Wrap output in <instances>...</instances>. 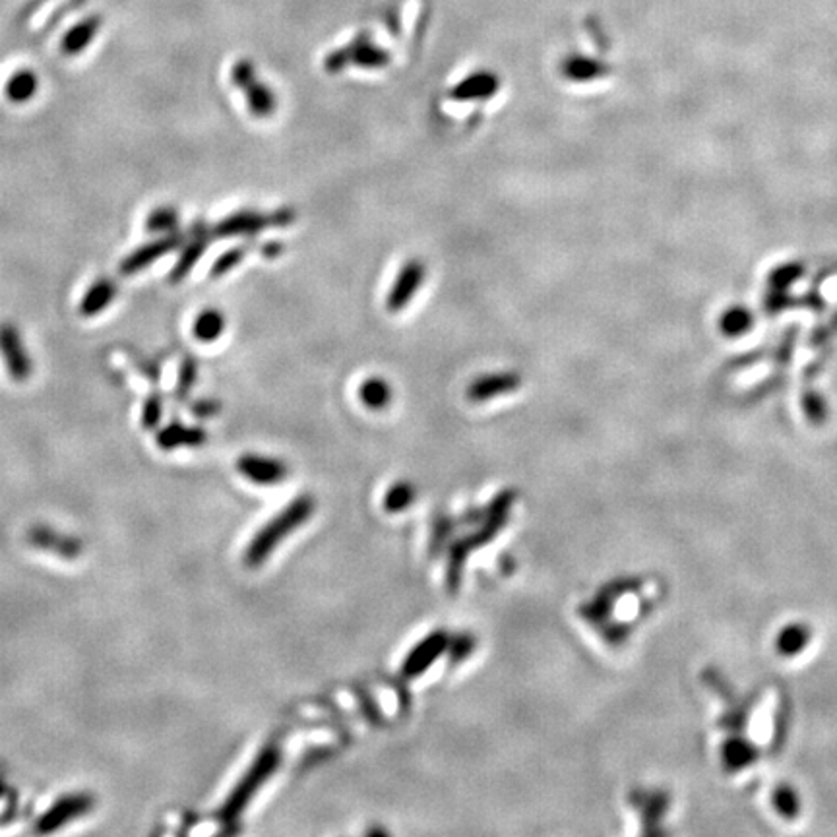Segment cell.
<instances>
[{
    "instance_id": "6da1fadb",
    "label": "cell",
    "mask_w": 837,
    "mask_h": 837,
    "mask_svg": "<svg viewBox=\"0 0 837 837\" xmlns=\"http://www.w3.org/2000/svg\"><path fill=\"white\" fill-rule=\"evenodd\" d=\"M791 700L787 692L764 682L733 692L719 721V762L733 779H762L785 750L791 733Z\"/></svg>"
},
{
    "instance_id": "7a4b0ae2",
    "label": "cell",
    "mask_w": 837,
    "mask_h": 837,
    "mask_svg": "<svg viewBox=\"0 0 837 837\" xmlns=\"http://www.w3.org/2000/svg\"><path fill=\"white\" fill-rule=\"evenodd\" d=\"M822 646L820 630L805 619L779 622L770 636V653L785 669L805 667Z\"/></svg>"
},
{
    "instance_id": "3957f363",
    "label": "cell",
    "mask_w": 837,
    "mask_h": 837,
    "mask_svg": "<svg viewBox=\"0 0 837 837\" xmlns=\"http://www.w3.org/2000/svg\"><path fill=\"white\" fill-rule=\"evenodd\" d=\"M758 806L764 820L785 832L805 826L808 820L806 797L789 781H770L758 793Z\"/></svg>"
},
{
    "instance_id": "277c9868",
    "label": "cell",
    "mask_w": 837,
    "mask_h": 837,
    "mask_svg": "<svg viewBox=\"0 0 837 837\" xmlns=\"http://www.w3.org/2000/svg\"><path fill=\"white\" fill-rule=\"evenodd\" d=\"M312 514V502L309 498H299L297 502L289 504L278 518H274L268 526L262 527L254 539L248 545L245 553V564L254 568L266 562L270 553L278 547L279 543L297 527L301 526Z\"/></svg>"
},
{
    "instance_id": "5b68a950",
    "label": "cell",
    "mask_w": 837,
    "mask_h": 837,
    "mask_svg": "<svg viewBox=\"0 0 837 837\" xmlns=\"http://www.w3.org/2000/svg\"><path fill=\"white\" fill-rule=\"evenodd\" d=\"M278 762L279 754L276 746H268L266 750H262L258 754V758L254 760L250 770L237 783V787L233 789V793L229 795V799L225 801V805L221 808L219 820L223 824H233L243 814V810L252 801V797L258 793V789L268 781L270 775L274 774Z\"/></svg>"
},
{
    "instance_id": "8992f818",
    "label": "cell",
    "mask_w": 837,
    "mask_h": 837,
    "mask_svg": "<svg viewBox=\"0 0 837 837\" xmlns=\"http://www.w3.org/2000/svg\"><path fill=\"white\" fill-rule=\"evenodd\" d=\"M295 214L287 208L276 210L272 214H262L256 210H241L231 216L221 219L212 229L216 239H239V237H256L268 227H285L293 223Z\"/></svg>"
},
{
    "instance_id": "52a82bcc",
    "label": "cell",
    "mask_w": 837,
    "mask_h": 837,
    "mask_svg": "<svg viewBox=\"0 0 837 837\" xmlns=\"http://www.w3.org/2000/svg\"><path fill=\"white\" fill-rule=\"evenodd\" d=\"M0 355L12 380L26 382L30 378L33 363L20 330L10 322L0 324Z\"/></svg>"
},
{
    "instance_id": "ba28073f",
    "label": "cell",
    "mask_w": 837,
    "mask_h": 837,
    "mask_svg": "<svg viewBox=\"0 0 837 837\" xmlns=\"http://www.w3.org/2000/svg\"><path fill=\"white\" fill-rule=\"evenodd\" d=\"M185 241L186 235L179 233V231L169 233V235H161L159 239H155L152 243H148V245H144V247L132 250V252L124 258L123 262H121V268H119V270H121V274H124V276L138 274V272H142V270L150 268V266L154 264L155 260L163 258V256H165V254H169L171 250L183 247V245H185Z\"/></svg>"
},
{
    "instance_id": "9c48e42d",
    "label": "cell",
    "mask_w": 837,
    "mask_h": 837,
    "mask_svg": "<svg viewBox=\"0 0 837 837\" xmlns=\"http://www.w3.org/2000/svg\"><path fill=\"white\" fill-rule=\"evenodd\" d=\"M93 799L86 793H76V795H66L62 797L61 801H57L55 805L51 806L39 820L35 826L37 834H51L55 830H59L62 826H66L70 820L84 816L86 812L92 810Z\"/></svg>"
},
{
    "instance_id": "30bf717a",
    "label": "cell",
    "mask_w": 837,
    "mask_h": 837,
    "mask_svg": "<svg viewBox=\"0 0 837 837\" xmlns=\"http://www.w3.org/2000/svg\"><path fill=\"white\" fill-rule=\"evenodd\" d=\"M212 239H214V233L204 221H196L192 225V229L186 233L185 245H183V250L179 254V260L169 274L171 283H181L192 272V268L204 256V252H206V248H208Z\"/></svg>"
},
{
    "instance_id": "8fae6325",
    "label": "cell",
    "mask_w": 837,
    "mask_h": 837,
    "mask_svg": "<svg viewBox=\"0 0 837 837\" xmlns=\"http://www.w3.org/2000/svg\"><path fill=\"white\" fill-rule=\"evenodd\" d=\"M237 469L243 477H247L248 481L256 485H276L287 475V467L283 462L254 454L243 456L237 462Z\"/></svg>"
},
{
    "instance_id": "7c38bea8",
    "label": "cell",
    "mask_w": 837,
    "mask_h": 837,
    "mask_svg": "<svg viewBox=\"0 0 837 837\" xmlns=\"http://www.w3.org/2000/svg\"><path fill=\"white\" fill-rule=\"evenodd\" d=\"M101 24H103V18L99 14H93V16L84 18L82 22H78L76 26H72L61 39L62 53L66 57H76V55L84 53L88 49V45L95 39Z\"/></svg>"
},
{
    "instance_id": "4fadbf2b",
    "label": "cell",
    "mask_w": 837,
    "mask_h": 837,
    "mask_svg": "<svg viewBox=\"0 0 837 837\" xmlns=\"http://www.w3.org/2000/svg\"><path fill=\"white\" fill-rule=\"evenodd\" d=\"M117 283L111 278H99L95 283L90 285V289L86 291L82 303H80V314L86 318H92L101 314L103 310L107 309L115 297H117Z\"/></svg>"
},
{
    "instance_id": "5bb4252c",
    "label": "cell",
    "mask_w": 837,
    "mask_h": 837,
    "mask_svg": "<svg viewBox=\"0 0 837 837\" xmlns=\"http://www.w3.org/2000/svg\"><path fill=\"white\" fill-rule=\"evenodd\" d=\"M241 92H243L245 99H247L248 111L254 117L266 119V117H272L276 113L278 99H276V93H274V90L268 84H264L258 78H254L248 84L247 88L241 90Z\"/></svg>"
},
{
    "instance_id": "9a60e30c",
    "label": "cell",
    "mask_w": 837,
    "mask_h": 837,
    "mask_svg": "<svg viewBox=\"0 0 837 837\" xmlns=\"http://www.w3.org/2000/svg\"><path fill=\"white\" fill-rule=\"evenodd\" d=\"M157 446L163 450H175L181 446H200L206 442V433L196 427H185L181 423H173L157 434Z\"/></svg>"
},
{
    "instance_id": "2e32d148",
    "label": "cell",
    "mask_w": 837,
    "mask_h": 837,
    "mask_svg": "<svg viewBox=\"0 0 837 837\" xmlns=\"http://www.w3.org/2000/svg\"><path fill=\"white\" fill-rule=\"evenodd\" d=\"M498 90V78L491 72H475L462 80L456 90L454 97L458 99H483L489 97Z\"/></svg>"
},
{
    "instance_id": "e0dca14e",
    "label": "cell",
    "mask_w": 837,
    "mask_h": 837,
    "mask_svg": "<svg viewBox=\"0 0 837 837\" xmlns=\"http://www.w3.org/2000/svg\"><path fill=\"white\" fill-rule=\"evenodd\" d=\"M37 88H39L37 74L33 70L22 68V70H18L10 76V80L6 82L4 92L12 103H28L30 99L35 97Z\"/></svg>"
},
{
    "instance_id": "ac0fdd59",
    "label": "cell",
    "mask_w": 837,
    "mask_h": 837,
    "mask_svg": "<svg viewBox=\"0 0 837 837\" xmlns=\"http://www.w3.org/2000/svg\"><path fill=\"white\" fill-rule=\"evenodd\" d=\"M225 332V316L217 309L202 310L192 326V334L200 343H214Z\"/></svg>"
},
{
    "instance_id": "d6986e66",
    "label": "cell",
    "mask_w": 837,
    "mask_h": 837,
    "mask_svg": "<svg viewBox=\"0 0 837 837\" xmlns=\"http://www.w3.org/2000/svg\"><path fill=\"white\" fill-rule=\"evenodd\" d=\"M30 539L33 541L35 547L59 553L64 557H76L80 553V545L74 539L68 537H61L49 529H33L30 533Z\"/></svg>"
},
{
    "instance_id": "ffe728a7",
    "label": "cell",
    "mask_w": 837,
    "mask_h": 837,
    "mask_svg": "<svg viewBox=\"0 0 837 837\" xmlns=\"http://www.w3.org/2000/svg\"><path fill=\"white\" fill-rule=\"evenodd\" d=\"M400 281L396 283V287H394V293H392V299H390V307L392 309H398V307H402L405 305L411 297H413V291L421 285V281H423V266L421 264H417V262H411L405 270L402 272V276H400Z\"/></svg>"
},
{
    "instance_id": "44dd1931",
    "label": "cell",
    "mask_w": 837,
    "mask_h": 837,
    "mask_svg": "<svg viewBox=\"0 0 837 837\" xmlns=\"http://www.w3.org/2000/svg\"><path fill=\"white\" fill-rule=\"evenodd\" d=\"M607 68L601 62L593 61L588 57H568L562 64V72L568 80L576 82H589L601 76Z\"/></svg>"
},
{
    "instance_id": "7402d4cb",
    "label": "cell",
    "mask_w": 837,
    "mask_h": 837,
    "mask_svg": "<svg viewBox=\"0 0 837 837\" xmlns=\"http://www.w3.org/2000/svg\"><path fill=\"white\" fill-rule=\"evenodd\" d=\"M177 227H179V212L175 208H169V206L157 208L148 216V221H146V229L154 235L175 233Z\"/></svg>"
},
{
    "instance_id": "603a6c76",
    "label": "cell",
    "mask_w": 837,
    "mask_h": 837,
    "mask_svg": "<svg viewBox=\"0 0 837 837\" xmlns=\"http://www.w3.org/2000/svg\"><path fill=\"white\" fill-rule=\"evenodd\" d=\"M245 256H247V247H235L225 250L217 258L216 262H214V266L210 270V278L217 279L225 276V274H229L233 268H237L243 262Z\"/></svg>"
},
{
    "instance_id": "cb8c5ba5",
    "label": "cell",
    "mask_w": 837,
    "mask_h": 837,
    "mask_svg": "<svg viewBox=\"0 0 837 837\" xmlns=\"http://www.w3.org/2000/svg\"><path fill=\"white\" fill-rule=\"evenodd\" d=\"M196 372H198L196 361H194L190 355H186L185 359H183V363H181V369H179V380H177V398H179V400H185L186 396H188L190 388H192V386H194V382H196Z\"/></svg>"
},
{
    "instance_id": "d4e9b609",
    "label": "cell",
    "mask_w": 837,
    "mask_h": 837,
    "mask_svg": "<svg viewBox=\"0 0 837 837\" xmlns=\"http://www.w3.org/2000/svg\"><path fill=\"white\" fill-rule=\"evenodd\" d=\"M254 78H258V74H256V66L252 64L250 59H241V61L233 64V68H231V84L237 90H245Z\"/></svg>"
},
{
    "instance_id": "484cf974",
    "label": "cell",
    "mask_w": 837,
    "mask_h": 837,
    "mask_svg": "<svg viewBox=\"0 0 837 837\" xmlns=\"http://www.w3.org/2000/svg\"><path fill=\"white\" fill-rule=\"evenodd\" d=\"M161 413H163V403H161V398L154 394V396H150L146 400V403H144V409H142V425L146 429H155L159 425Z\"/></svg>"
},
{
    "instance_id": "4316f807",
    "label": "cell",
    "mask_w": 837,
    "mask_h": 837,
    "mask_svg": "<svg viewBox=\"0 0 837 837\" xmlns=\"http://www.w3.org/2000/svg\"><path fill=\"white\" fill-rule=\"evenodd\" d=\"M363 400L369 405H380L386 398V386L380 380H369L361 390Z\"/></svg>"
},
{
    "instance_id": "83f0119b",
    "label": "cell",
    "mask_w": 837,
    "mask_h": 837,
    "mask_svg": "<svg viewBox=\"0 0 837 837\" xmlns=\"http://www.w3.org/2000/svg\"><path fill=\"white\" fill-rule=\"evenodd\" d=\"M86 4V0H66L64 4H61L53 14H51V18H49V22L45 24V30H49V28H53V26H57L59 22H61L62 18L66 16V14H70L72 10H78V8H82Z\"/></svg>"
},
{
    "instance_id": "f1b7e54d",
    "label": "cell",
    "mask_w": 837,
    "mask_h": 837,
    "mask_svg": "<svg viewBox=\"0 0 837 837\" xmlns=\"http://www.w3.org/2000/svg\"><path fill=\"white\" fill-rule=\"evenodd\" d=\"M217 403L214 402H198L194 407H192V411H194V415H198V417H210V415H214L216 413Z\"/></svg>"
},
{
    "instance_id": "f546056e",
    "label": "cell",
    "mask_w": 837,
    "mask_h": 837,
    "mask_svg": "<svg viewBox=\"0 0 837 837\" xmlns=\"http://www.w3.org/2000/svg\"><path fill=\"white\" fill-rule=\"evenodd\" d=\"M262 256H266V258H276L279 256L281 252H283V245L281 243H268V245H264L262 247Z\"/></svg>"
},
{
    "instance_id": "4dcf8cb0",
    "label": "cell",
    "mask_w": 837,
    "mask_h": 837,
    "mask_svg": "<svg viewBox=\"0 0 837 837\" xmlns=\"http://www.w3.org/2000/svg\"><path fill=\"white\" fill-rule=\"evenodd\" d=\"M0 789H2V783H0Z\"/></svg>"
}]
</instances>
